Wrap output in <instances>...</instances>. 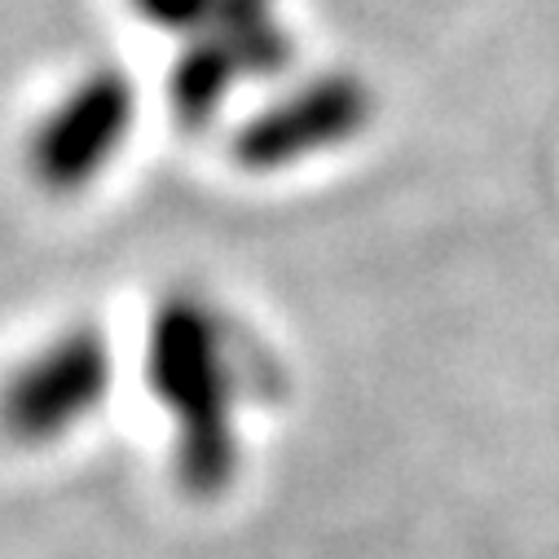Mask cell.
Instances as JSON below:
<instances>
[{
	"label": "cell",
	"mask_w": 559,
	"mask_h": 559,
	"mask_svg": "<svg viewBox=\"0 0 559 559\" xmlns=\"http://www.w3.org/2000/svg\"><path fill=\"white\" fill-rule=\"evenodd\" d=\"M146 374L177 424V476L186 493L216 498L238 472V409L269 401L277 361L212 300L177 292L151 322Z\"/></svg>",
	"instance_id": "cell-1"
},
{
	"label": "cell",
	"mask_w": 559,
	"mask_h": 559,
	"mask_svg": "<svg viewBox=\"0 0 559 559\" xmlns=\"http://www.w3.org/2000/svg\"><path fill=\"white\" fill-rule=\"evenodd\" d=\"M110 392V348L102 331H71L32 357L0 401V418L19 441H53L106 401Z\"/></svg>",
	"instance_id": "cell-2"
},
{
	"label": "cell",
	"mask_w": 559,
	"mask_h": 559,
	"mask_svg": "<svg viewBox=\"0 0 559 559\" xmlns=\"http://www.w3.org/2000/svg\"><path fill=\"white\" fill-rule=\"evenodd\" d=\"M136 93L119 71H93L40 119L32 136V173L49 190L88 186L123 146L132 128Z\"/></svg>",
	"instance_id": "cell-3"
},
{
	"label": "cell",
	"mask_w": 559,
	"mask_h": 559,
	"mask_svg": "<svg viewBox=\"0 0 559 559\" xmlns=\"http://www.w3.org/2000/svg\"><path fill=\"white\" fill-rule=\"evenodd\" d=\"M361 123V97L344 84L318 88L305 102H292L283 110L264 115L247 136H242V164L255 173L283 168L300 155H313L340 136H348Z\"/></svg>",
	"instance_id": "cell-4"
},
{
	"label": "cell",
	"mask_w": 559,
	"mask_h": 559,
	"mask_svg": "<svg viewBox=\"0 0 559 559\" xmlns=\"http://www.w3.org/2000/svg\"><path fill=\"white\" fill-rule=\"evenodd\" d=\"M142 10L164 27H181V23H194L207 10V0H142Z\"/></svg>",
	"instance_id": "cell-5"
}]
</instances>
